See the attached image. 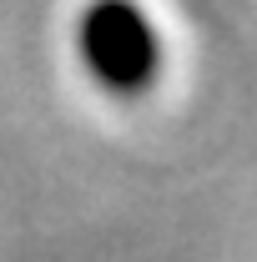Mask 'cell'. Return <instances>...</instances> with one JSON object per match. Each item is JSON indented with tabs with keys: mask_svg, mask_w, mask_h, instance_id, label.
I'll return each mask as SVG.
<instances>
[{
	"mask_svg": "<svg viewBox=\"0 0 257 262\" xmlns=\"http://www.w3.org/2000/svg\"><path fill=\"white\" fill-rule=\"evenodd\" d=\"M76 56L111 96H141L161 76V35L141 0H86L76 15Z\"/></svg>",
	"mask_w": 257,
	"mask_h": 262,
	"instance_id": "obj_1",
	"label": "cell"
}]
</instances>
